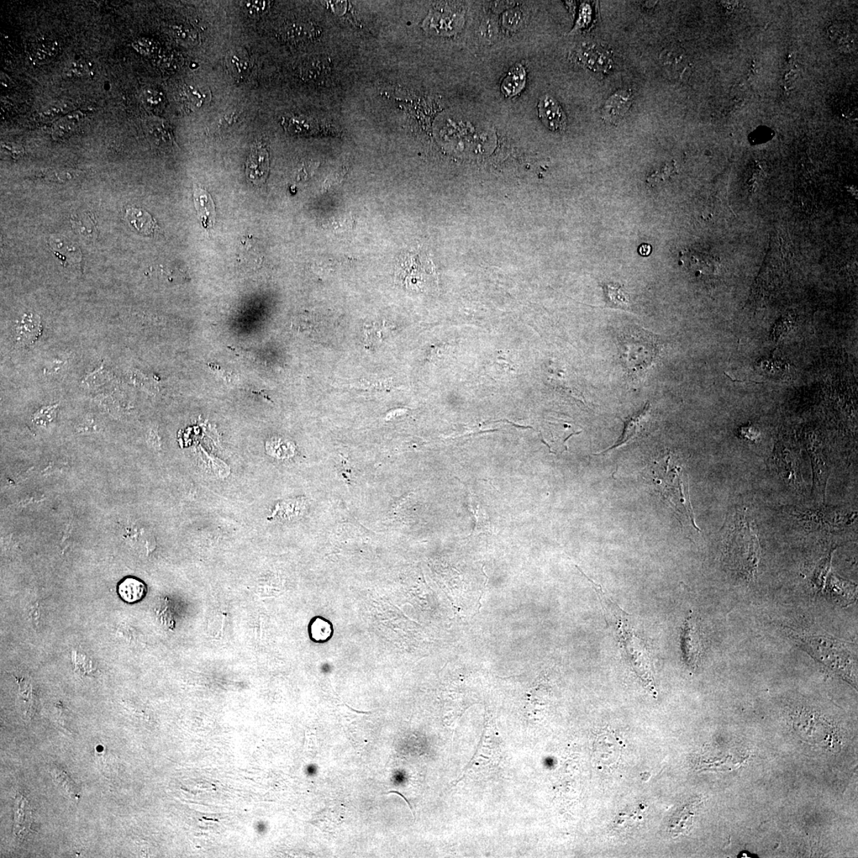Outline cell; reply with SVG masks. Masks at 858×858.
<instances>
[{
  "instance_id": "obj_1",
  "label": "cell",
  "mask_w": 858,
  "mask_h": 858,
  "mask_svg": "<svg viewBox=\"0 0 858 858\" xmlns=\"http://www.w3.org/2000/svg\"><path fill=\"white\" fill-rule=\"evenodd\" d=\"M596 589L600 602L609 625L614 630L621 649L623 652L625 661L628 663L631 670L645 683V686L656 694L654 675H652V664L651 654L644 636L634 625V620L630 614L621 609L606 593L601 586L589 580Z\"/></svg>"
},
{
  "instance_id": "obj_2",
  "label": "cell",
  "mask_w": 858,
  "mask_h": 858,
  "mask_svg": "<svg viewBox=\"0 0 858 858\" xmlns=\"http://www.w3.org/2000/svg\"><path fill=\"white\" fill-rule=\"evenodd\" d=\"M726 557L734 569L752 577L760 556L754 523L745 510L734 509L726 520Z\"/></svg>"
},
{
  "instance_id": "obj_3",
  "label": "cell",
  "mask_w": 858,
  "mask_h": 858,
  "mask_svg": "<svg viewBox=\"0 0 858 858\" xmlns=\"http://www.w3.org/2000/svg\"><path fill=\"white\" fill-rule=\"evenodd\" d=\"M621 360L625 370L633 376L648 371L658 354L657 340L642 329H630L619 338Z\"/></svg>"
},
{
  "instance_id": "obj_4",
  "label": "cell",
  "mask_w": 858,
  "mask_h": 858,
  "mask_svg": "<svg viewBox=\"0 0 858 858\" xmlns=\"http://www.w3.org/2000/svg\"><path fill=\"white\" fill-rule=\"evenodd\" d=\"M782 510L810 531L841 529L848 527L857 518V513L841 508L784 507Z\"/></svg>"
},
{
  "instance_id": "obj_5",
  "label": "cell",
  "mask_w": 858,
  "mask_h": 858,
  "mask_svg": "<svg viewBox=\"0 0 858 858\" xmlns=\"http://www.w3.org/2000/svg\"><path fill=\"white\" fill-rule=\"evenodd\" d=\"M797 638L825 665L835 668V670H839L846 675L848 674L850 675V672L854 670L856 665L854 656L846 647L838 641L826 638L823 636L812 635H799Z\"/></svg>"
},
{
  "instance_id": "obj_6",
  "label": "cell",
  "mask_w": 858,
  "mask_h": 858,
  "mask_svg": "<svg viewBox=\"0 0 858 858\" xmlns=\"http://www.w3.org/2000/svg\"><path fill=\"white\" fill-rule=\"evenodd\" d=\"M808 454L812 460L813 471V496L822 502H825L826 486L830 475L831 465L828 456L825 454L823 447L818 443L809 442Z\"/></svg>"
},
{
  "instance_id": "obj_7",
  "label": "cell",
  "mask_w": 858,
  "mask_h": 858,
  "mask_svg": "<svg viewBox=\"0 0 858 858\" xmlns=\"http://www.w3.org/2000/svg\"><path fill=\"white\" fill-rule=\"evenodd\" d=\"M682 650L688 667L696 670L703 652L701 630L692 614L687 618L682 633Z\"/></svg>"
},
{
  "instance_id": "obj_8",
  "label": "cell",
  "mask_w": 858,
  "mask_h": 858,
  "mask_svg": "<svg viewBox=\"0 0 858 858\" xmlns=\"http://www.w3.org/2000/svg\"><path fill=\"white\" fill-rule=\"evenodd\" d=\"M538 114L542 123L552 131H563L567 128V117L559 103L554 97L545 95L538 104Z\"/></svg>"
},
{
  "instance_id": "obj_9",
  "label": "cell",
  "mask_w": 858,
  "mask_h": 858,
  "mask_svg": "<svg viewBox=\"0 0 858 858\" xmlns=\"http://www.w3.org/2000/svg\"><path fill=\"white\" fill-rule=\"evenodd\" d=\"M270 159L267 150L261 145L253 146L246 162V175L249 180L259 186L264 183L269 172Z\"/></svg>"
},
{
  "instance_id": "obj_10",
  "label": "cell",
  "mask_w": 858,
  "mask_h": 858,
  "mask_svg": "<svg viewBox=\"0 0 858 858\" xmlns=\"http://www.w3.org/2000/svg\"><path fill=\"white\" fill-rule=\"evenodd\" d=\"M633 103V94L631 91L622 89L616 92L610 97L602 110V117L605 122L614 124L622 119Z\"/></svg>"
},
{
  "instance_id": "obj_11",
  "label": "cell",
  "mask_w": 858,
  "mask_h": 858,
  "mask_svg": "<svg viewBox=\"0 0 858 858\" xmlns=\"http://www.w3.org/2000/svg\"><path fill=\"white\" fill-rule=\"evenodd\" d=\"M279 34L289 43L304 44L317 38L318 30L312 23L292 22L283 26Z\"/></svg>"
},
{
  "instance_id": "obj_12",
  "label": "cell",
  "mask_w": 858,
  "mask_h": 858,
  "mask_svg": "<svg viewBox=\"0 0 858 858\" xmlns=\"http://www.w3.org/2000/svg\"><path fill=\"white\" fill-rule=\"evenodd\" d=\"M194 205L199 221L204 228H212L215 224L217 213L213 199L204 189L194 186Z\"/></svg>"
},
{
  "instance_id": "obj_13",
  "label": "cell",
  "mask_w": 858,
  "mask_h": 858,
  "mask_svg": "<svg viewBox=\"0 0 858 858\" xmlns=\"http://www.w3.org/2000/svg\"><path fill=\"white\" fill-rule=\"evenodd\" d=\"M777 458L778 470L783 478L793 487H801L802 478L796 456L786 449H778Z\"/></svg>"
},
{
  "instance_id": "obj_14",
  "label": "cell",
  "mask_w": 858,
  "mask_h": 858,
  "mask_svg": "<svg viewBox=\"0 0 858 858\" xmlns=\"http://www.w3.org/2000/svg\"><path fill=\"white\" fill-rule=\"evenodd\" d=\"M148 588L140 578L128 576L124 578L118 585V594L124 602L135 604L143 601L146 598Z\"/></svg>"
},
{
  "instance_id": "obj_15",
  "label": "cell",
  "mask_w": 858,
  "mask_h": 858,
  "mask_svg": "<svg viewBox=\"0 0 858 858\" xmlns=\"http://www.w3.org/2000/svg\"><path fill=\"white\" fill-rule=\"evenodd\" d=\"M41 320L38 315L25 314L15 331L17 341L22 345H29L36 340L40 334Z\"/></svg>"
},
{
  "instance_id": "obj_16",
  "label": "cell",
  "mask_w": 858,
  "mask_h": 858,
  "mask_svg": "<svg viewBox=\"0 0 858 858\" xmlns=\"http://www.w3.org/2000/svg\"><path fill=\"white\" fill-rule=\"evenodd\" d=\"M331 72L330 59H315L304 62L300 70V75L304 80L320 82L330 77Z\"/></svg>"
},
{
  "instance_id": "obj_17",
  "label": "cell",
  "mask_w": 858,
  "mask_h": 858,
  "mask_svg": "<svg viewBox=\"0 0 858 858\" xmlns=\"http://www.w3.org/2000/svg\"><path fill=\"white\" fill-rule=\"evenodd\" d=\"M830 39L842 51L850 52L855 49L856 33L848 24L837 23L828 30Z\"/></svg>"
},
{
  "instance_id": "obj_18",
  "label": "cell",
  "mask_w": 858,
  "mask_h": 858,
  "mask_svg": "<svg viewBox=\"0 0 858 858\" xmlns=\"http://www.w3.org/2000/svg\"><path fill=\"white\" fill-rule=\"evenodd\" d=\"M526 83V72L522 65L517 64L509 70L501 84L504 97L511 98L522 92Z\"/></svg>"
},
{
  "instance_id": "obj_19",
  "label": "cell",
  "mask_w": 858,
  "mask_h": 858,
  "mask_svg": "<svg viewBox=\"0 0 858 858\" xmlns=\"http://www.w3.org/2000/svg\"><path fill=\"white\" fill-rule=\"evenodd\" d=\"M84 118L81 112L70 113L60 118L52 126V136L55 140H62L70 136Z\"/></svg>"
},
{
  "instance_id": "obj_20",
  "label": "cell",
  "mask_w": 858,
  "mask_h": 858,
  "mask_svg": "<svg viewBox=\"0 0 858 858\" xmlns=\"http://www.w3.org/2000/svg\"><path fill=\"white\" fill-rule=\"evenodd\" d=\"M57 51H59V46L56 41H41L35 47L30 57L38 64H46L55 59Z\"/></svg>"
},
{
  "instance_id": "obj_21",
  "label": "cell",
  "mask_w": 858,
  "mask_h": 858,
  "mask_svg": "<svg viewBox=\"0 0 858 858\" xmlns=\"http://www.w3.org/2000/svg\"><path fill=\"white\" fill-rule=\"evenodd\" d=\"M450 14H435L433 18L430 19V28L438 31L439 33L454 32L459 28L462 19L459 15H455L451 17Z\"/></svg>"
},
{
  "instance_id": "obj_22",
  "label": "cell",
  "mask_w": 858,
  "mask_h": 858,
  "mask_svg": "<svg viewBox=\"0 0 858 858\" xmlns=\"http://www.w3.org/2000/svg\"><path fill=\"white\" fill-rule=\"evenodd\" d=\"M604 291L607 302L612 305V307L623 309L629 308V295L625 293L622 287L608 284V285L604 286Z\"/></svg>"
},
{
  "instance_id": "obj_23",
  "label": "cell",
  "mask_w": 858,
  "mask_h": 858,
  "mask_svg": "<svg viewBox=\"0 0 858 858\" xmlns=\"http://www.w3.org/2000/svg\"><path fill=\"white\" fill-rule=\"evenodd\" d=\"M470 505L471 507V512L476 518V525L472 532V535L491 533V522H489V518L488 517V514L485 511V509H482L480 505L474 501L471 498L470 500Z\"/></svg>"
},
{
  "instance_id": "obj_24",
  "label": "cell",
  "mask_w": 858,
  "mask_h": 858,
  "mask_svg": "<svg viewBox=\"0 0 858 858\" xmlns=\"http://www.w3.org/2000/svg\"><path fill=\"white\" fill-rule=\"evenodd\" d=\"M133 214L135 219L137 220L133 224L136 226L135 228L142 231V233L151 235L155 233L159 230L154 220L152 219L148 213L144 212V211L135 210Z\"/></svg>"
},
{
  "instance_id": "obj_25",
  "label": "cell",
  "mask_w": 858,
  "mask_h": 858,
  "mask_svg": "<svg viewBox=\"0 0 858 858\" xmlns=\"http://www.w3.org/2000/svg\"><path fill=\"white\" fill-rule=\"evenodd\" d=\"M23 797H21V802L15 812V829H17L18 834L23 833L26 829L30 828V808L26 803Z\"/></svg>"
},
{
  "instance_id": "obj_26",
  "label": "cell",
  "mask_w": 858,
  "mask_h": 858,
  "mask_svg": "<svg viewBox=\"0 0 858 858\" xmlns=\"http://www.w3.org/2000/svg\"><path fill=\"white\" fill-rule=\"evenodd\" d=\"M89 72V66L86 61L82 60L73 61L68 64L65 70L68 77H81L86 76Z\"/></svg>"
},
{
  "instance_id": "obj_27",
  "label": "cell",
  "mask_w": 858,
  "mask_h": 858,
  "mask_svg": "<svg viewBox=\"0 0 858 858\" xmlns=\"http://www.w3.org/2000/svg\"><path fill=\"white\" fill-rule=\"evenodd\" d=\"M244 12L251 17H257L266 12V10L270 7V2L266 1H246L243 2Z\"/></svg>"
},
{
  "instance_id": "obj_28",
  "label": "cell",
  "mask_w": 858,
  "mask_h": 858,
  "mask_svg": "<svg viewBox=\"0 0 858 858\" xmlns=\"http://www.w3.org/2000/svg\"><path fill=\"white\" fill-rule=\"evenodd\" d=\"M80 175V172L76 170H55L46 173L45 176L50 180L55 182H67Z\"/></svg>"
},
{
  "instance_id": "obj_29",
  "label": "cell",
  "mask_w": 858,
  "mask_h": 858,
  "mask_svg": "<svg viewBox=\"0 0 858 858\" xmlns=\"http://www.w3.org/2000/svg\"><path fill=\"white\" fill-rule=\"evenodd\" d=\"M229 61L231 70L237 77H240L242 75H245V72L248 70V62L246 59H242L239 56L233 55L231 57Z\"/></svg>"
},
{
  "instance_id": "obj_30",
  "label": "cell",
  "mask_w": 858,
  "mask_h": 858,
  "mask_svg": "<svg viewBox=\"0 0 858 858\" xmlns=\"http://www.w3.org/2000/svg\"><path fill=\"white\" fill-rule=\"evenodd\" d=\"M150 134L154 136L155 139L163 140L167 142L170 140V133L162 124H152L149 126Z\"/></svg>"
},
{
  "instance_id": "obj_31",
  "label": "cell",
  "mask_w": 858,
  "mask_h": 858,
  "mask_svg": "<svg viewBox=\"0 0 858 858\" xmlns=\"http://www.w3.org/2000/svg\"><path fill=\"white\" fill-rule=\"evenodd\" d=\"M522 20L523 15L518 10H513L505 14L504 26L509 30L515 29L518 28Z\"/></svg>"
},
{
  "instance_id": "obj_32",
  "label": "cell",
  "mask_w": 858,
  "mask_h": 858,
  "mask_svg": "<svg viewBox=\"0 0 858 858\" xmlns=\"http://www.w3.org/2000/svg\"><path fill=\"white\" fill-rule=\"evenodd\" d=\"M1 146L2 149L14 159H17L24 154L23 147L18 144L3 143Z\"/></svg>"
},
{
  "instance_id": "obj_33",
  "label": "cell",
  "mask_w": 858,
  "mask_h": 858,
  "mask_svg": "<svg viewBox=\"0 0 858 858\" xmlns=\"http://www.w3.org/2000/svg\"><path fill=\"white\" fill-rule=\"evenodd\" d=\"M739 433L742 438L754 441L759 438L760 431L752 426H746L739 429Z\"/></svg>"
},
{
  "instance_id": "obj_34",
  "label": "cell",
  "mask_w": 858,
  "mask_h": 858,
  "mask_svg": "<svg viewBox=\"0 0 858 858\" xmlns=\"http://www.w3.org/2000/svg\"><path fill=\"white\" fill-rule=\"evenodd\" d=\"M63 113H65V110L62 107L52 106L41 113V119L50 121L60 117Z\"/></svg>"
},
{
  "instance_id": "obj_35",
  "label": "cell",
  "mask_w": 858,
  "mask_h": 858,
  "mask_svg": "<svg viewBox=\"0 0 858 858\" xmlns=\"http://www.w3.org/2000/svg\"><path fill=\"white\" fill-rule=\"evenodd\" d=\"M651 251H652V247L649 244L641 245L639 249L640 254L643 256L650 255Z\"/></svg>"
}]
</instances>
